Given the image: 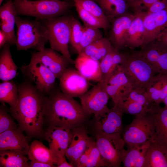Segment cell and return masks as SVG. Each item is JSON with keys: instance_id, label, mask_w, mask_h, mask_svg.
I'll use <instances>...</instances> for the list:
<instances>
[{"instance_id": "obj_40", "label": "cell", "mask_w": 167, "mask_h": 167, "mask_svg": "<svg viewBox=\"0 0 167 167\" xmlns=\"http://www.w3.org/2000/svg\"><path fill=\"white\" fill-rule=\"evenodd\" d=\"M2 104L0 107V133L15 129L19 126L8 113L4 103Z\"/></svg>"}, {"instance_id": "obj_24", "label": "cell", "mask_w": 167, "mask_h": 167, "mask_svg": "<svg viewBox=\"0 0 167 167\" xmlns=\"http://www.w3.org/2000/svg\"><path fill=\"white\" fill-rule=\"evenodd\" d=\"M149 101L159 105L167 96V74L158 73L153 77L146 88Z\"/></svg>"}, {"instance_id": "obj_4", "label": "cell", "mask_w": 167, "mask_h": 167, "mask_svg": "<svg viewBox=\"0 0 167 167\" xmlns=\"http://www.w3.org/2000/svg\"><path fill=\"white\" fill-rule=\"evenodd\" d=\"M17 31L15 45L18 50L33 49L41 51L48 41V32L43 24L37 19L30 20L16 17Z\"/></svg>"}, {"instance_id": "obj_5", "label": "cell", "mask_w": 167, "mask_h": 167, "mask_svg": "<svg viewBox=\"0 0 167 167\" xmlns=\"http://www.w3.org/2000/svg\"><path fill=\"white\" fill-rule=\"evenodd\" d=\"M123 54V59L120 66L134 88L146 89L156 74L153 68L139 51H131Z\"/></svg>"}, {"instance_id": "obj_50", "label": "cell", "mask_w": 167, "mask_h": 167, "mask_svg": "<svg viewBox=\"0 0 167 167\" xmlns=\"http://www.w3.org/2000/svg\"><path fill=\"white\" fill-rule=\"evenodd\" d=\"M163 102L165 104V106L167 107V96L164 99Z\"/></svg>"}, {"instance_id": "obj_17", "label": "cell", "mask_w": 167, "mask_h": 167, "mask_svg": "<svg viewBox=\"0 0 167 167\" xmlns=\"http://www.w3.org/2000/svg\"><path fill=\"white\" fill-rule=\"evenodd\" d=\"M134 88L125 73L119 65L110 77L106 86L108 95L114 105Z\"/></svg>"}, {"instance_id": "obj_23", "label": "cell", "mask_w": 167, "mask_h": 167, "mask_svg": "<svg viewBox=\"0 0 167 167\" xmlns=\"http://www.w3.org/2000/svg\"><path fill=\"white\" fill-rule=\"evenodd\" d=\"M76 69L88 81L98 82L101 81L100 62L82 54H79L74 61Z\"/></svg>"}, {"instance_id": "obj_18", "label": "cell", "mask_w": 167, "mask_h": 167, "mask_svg": "<svg viewBox=\"0 0 167 167\" xmlns=\"http://www.w3.org/2000/svg\"><path fill=\"white\" fill-rule=\"evenodd\" d=\"M135 16V13L128 12L111 22L108 39L113 47L119 51L125 47L128 31Z\"/></svg>"}, {"instance_id": "obj_13", "label": "cell", "mask_w": 167, "mask_h": 167, "mask_svg": "<svg viewBox=\"0 0 167 167\" xmlns=\"http://www.w3.org/2000/svg\"><path fill=\"white\" fill-rule=\"evenodd\" d=\"M59 79V87L65 94L72 97L80 98L88 90V80L77 70L68 68Z\"/></svg>"}, {"instance_id": "obj_44", "label": "cell", "mask_w": 167, "mask_h": 167, "mask_svg": "<svg viewBox=\"0 0 167 167\" xmlns=\"http://www.w3.org/2000/svg\"><path fill=\"white\" fill-rule=\"evenodd\" d=\"M89 145L86 150L79 158L76 167H86L89 155Z\"/></svg>"}, {"instance_id": "obj_28", "label": "cell", "mask_w": 167, "mask_h": 167, "mask_svg": "<svg viewBox=\"0 0 167 167\" xmlns=\"http://www.w3.org/2000/svg\"><path fill=\"white\" fill-rule=\"evenodd\" d=\"M31 161H40L57 166L59 158L41 142L34 140L30 146L28 154Z\"/></svg>"}, {"instance_id": "obj_6", "label": "cell", "mask_w": 167, "mask_h": 167, "mask_svg": "<svg viewBox=\"0 0 167 167\" xmlns=\"http://www.w3.org/2000/svg\"><path fill=\"white\" fill-rule=\"evenodd\" d=\"M72 16L65 15L44 20V24L48 32L50 48L64 56L70 64H74L69 49Z\"/></svg>"}, {"instance_id": "obj_10", "label": "cell", "mask_w": 167, "mask_h": 167, "mask_svg": "<svg viewBox=\"0 0 167 167\" xmlns=\"http://www.w3.org/2000/svg\"><path fill=\"white\" fill-rule=\"evenodd\" d=\"M106 84L100 81L79 98L85 110L96 117L109 109L107 103L109 96L106 89Z\"/></svg>"}, {"instance_id": "obj_27", "label": "cell", "mask_w": 167, "mask_h": 167, "mask_svg": "<svg viewBox=\"0 0 167 167\" xmlns=\"http://www.w3.org/2000/svg\"><path fill=\"white\" fill-rule=\"evenodd\" d=\"M154 118L155 136L154 139L167 148V107L156 105L152 109Z\"/></svg>"}, {"instance_id": "obj_14", "label": "cell", "mask_w": 167, "mask_h": 167, "mask_svg": "<svg viewBox=\"0 0 167 167\" xmlns=\"http://www.w3.org/2000/svg\"><path fill=\"white\" fill-rule=\"evenodd\" d=\"M143 24L144 36L141 48L158 39L167 32V9L151 13L148 14L146 12Z\"/></svg>"}, {"instance_id": "obj_38", "label": "cell", "mask_w": 167, "mask_h": 167, "mask_svg": "<svg viewBox=\"0 0 167 167\" xmlns=\"http://www.w3.org/2000/svg\"><path fill=\"white\" fill-rule=\"evenodd\" d=\"M143 145L128 147L126 153L122 161L123 167H135L141 154Z\"/></svg>"}, {"instance_id": "obj_15", "label": "cell", "mask_w": 167, "mask_h": 167, "mask_svg": "<svg viewBox=\"0 0 167 167\" xmlns=\"http://www.w3.org/2000/svg\"><path fill=\"white\" fill-rule=\"evenodd\" d=\"M156 74H167V46L158 40L150 42L139 51Z\"/></svg>"}, {"instance_id": "obj_37", "label": "cell", "mask_w": 167, "mask_h": 167, "mask_svg": "<svg viewBox=\"0 0 167 167\" xmlns=\"http://www.w3.org/2000/svg\"><path fill=\"white\" fill-rule=\"evenodd\" d=\"M84 31V26L77 19L72 16L70 43L75 50L80 42Z\"/></svg>"}, {"instance_id": "obj_47", "label": "cell", "mask_w": 167, "mask_h": 167, "mask_svg": "<svg viewBox=\"0 0 167 167\" xmlns=\"http://www.w3.org/2000/svg\"><path fill=\"white\" fill-rule=\"evenodd\" d=\"M7 37L5 33L1 30H0V48L2 47L6 44H8Z\"/></svg>"}, {"instance_id": "obj_30", "label": "cell", "mask_w": 167, "mask_h": 167, "mask_svg": "<svg viewBox=\"0 0 167 167\" xmlns=\"http://www.w3.org/2000/svg\"><path fill=\"white\" fill-rule=\"evenodd\" d=\"M111 22L115 18L127 12L129 9L125 0H96Z\"/></svg>"}, {"instance_id": "obj_42", "label": "cell", "mask_w": 167, "mask_h": 167, "mask_svg": "<svg viewBox=\"0 0 167 167\" xmlns=\"http://www.w3.org/2000/svg\"><path fill=\"white\" fill-rule=\"evenodd\" d=\"M151 141L143 144L141 154L136 163L135 167H143L146 153Z\"/></svg>"}, {"instance_id": "obj_21", "label": "cell", "mask_w": 167, "mask_h": 167, "mask_svg": "<svg viewBox=\"0 0 167 167\" xmlns=\"http://www.w3.org/2000/svg\"><path fill=\"white\" fill-rule=\"evenodd\" d=\"M17 14L13 0H8L0 7V25L1 30L6 35L8 44L15 45L16 36L15 26Z\"/></svg>"}, {"instance_id": "obj_26", "label": "cell", "mask_w": 167, "mask_h": 167, "mask_svg": "<svg viewBox=\"0 0 167 167\" xmlns=\"http://www.w3.org/2000/svg\"><path fill=\"white\" fill-rule=\"evenodd\" d=\"M123 53L113 46L107 54L100 61L101 80L106 84L122 63L123 59Z\"/></svg>"}, {"instance_id": "obj_1", "label": "cell", "mask_w": 167, "mask_h": 167, "mask_svg": "<svg viewBox=\"0 0 167 167\" xmlns=\"http://www.w3.org/2000/svg\"><path fill=\"white\" fill-rule=\"evenodd\" d=\"M45 96L26 80L19 86L17 103L9 110L19 127L30 138H42Z\"/></svg>"}, {"instance_id": "obj_3", "label": "cell", "mask_w": 167, "mask_h": 167, "mask_svg": "<svg viewBox=\"0 0 167 167\" xmlns=\"http://www.w3.org/2000/svg\"><path fill=\"white\" fill-rule=\"evenodd\" d=\"M17 15L46 20L66 15L74 2L60 0H13Z\"/></svg>"}, {"instance_id": "obj_20", "label": "cell", "mask_w": 167, "mask_h": 167, "mask_svg": "<svg viewBox=\"0 0 167 167\" xmlns=\"http://www.w3.org/2000/svg\"><path fill=\"white\" fill-rule=\"evenodd\" d=\"M24 132L18 126L0 133V150H12L28 155L30 146Z\"/></svg>"}, {"instance_id": "obj_29", "label": "cell", "mask_w": 167, "mask_h": 167, "mask_svg": "<svg viewBox=\"0 0 167 167\" xmlns=\"http://www.w3.org/2000/svg\"><path fill=\"white\" fill-rule=\"evenodd\" d=\"M9 45L6 44L2 47L0 54V79L3 81L12 80L17 73V67L13 59Z\"/></svg>"}, {"instance_id": "obj_35", "label": "cell", "mask_w": 167, "mask_h": 167, "mask_svg": "<svg viewBox=\"0 0 167 167\" xmlns=\"http://www.w3.org/2000/svg\"><path fill=\"white\" fill-rule=\"evenodd\" d=\"M87 11L105 23L110 25L109 20L100 6L92 0H74Z\"/></svg>"}, {"instance_id": "obj_8", "label": "cell", "mask_w": 167, "mask_h": 167, "mask_svg": "<svg viewBox=\"0 0 167 167\" xmlns=\"http://www.w3.org/2000/svg\"><path fill=\"white\" fill-rule=\"evenodd\" d=\"M95 143L105 166L121 167L127 150L121 134H95Z\"/></svg>"}, {"instance_id": "obj_48", "label": "cell", "mask_w": 167, "mask_h": 167, "mask_svg": "<svg viewBox=\"0 0 167 167\" xmlns=\"http://www.w3.org/2000/svg\"><path fill=\"white\" fill-rule=\"evenodd\" d=\"M160 0H141V3L143 8L148 9L152 4Z\"/></svg>"}, {"instance_id": "obj_2", "label": "cell", "mask_w": 167, "mask_h": 167, "mask_svg": "<svg viewBox=\"0 0 167 167\" xmlns=\"http://www.w3.org/2000/svg\"><path fill=\"white\" fill-rule=\"evenodd\" d=\"M45 125L72 130L84 126L90 115L73 97L54 89L46 95L44 104Z\"/></svg>"}, {"instance_id": "obj_43", "label": "cell", "mask_w": 167, "mask_h": 167, "mask_svg": "<svg viewBox=\"0 0 167 167\" xmlns=\"http://www.w3.org/2000/svg\"><path fill=\"white\" fill-rule=\"evenodd\" d=\"M129 8L131 9L134 13L143 11V7L141 3V0H125Z\"/></svg>"}, {"instance_id": "obj_41", "label": "cell", "mask_w": 167, "mask_h": 167, "mask_svg": "<svg viewBox=\"0 0 167 167\" xmlns=\"http://www.w3.org/2000/svg\"><path fill=\"white\" fill-rule=\"evenodd\" d=\"M167 9V0H161L156 2L148 9V14L156 12Z\"/></svg>"}, {"instance_id": "obj_16", "label": "cell", "mask_w": 167, "mask_h": 167, "mask_svg": "<svg viewBox=\"0 0 167 167\" xmlns=\"http://www.w3.org/2000/svg\"><path fill=\"white\" fill-rule=\"evenodd\" d=\"M31 58L41 62L58 79L70 64L64 56L51 48L32 53Z\"/></svg>"}, {"instance_id": "obj_45", "label": "cell", "mask_w": 167, "mask_h": 167, "mask_svg": "<svg viewBox=\"0 0 167 167\" xmlns=\"http://www.w3.org/2000/svg\"><path fill=\"white\" fill-rule=\"evenodd\" d=\"M29 164V167H55L57 166L39 161H31Z\"/></svg>"}, {"instance_id": "obj_46", "label": "cell", "mask_w": 167, "mask_h": 167, "mask_svg": "<svg viewBox=\"0 0 167 167\" xmlns=\"http://www.w3.org/2000/svg\"><path fill=\"white\" fill-rule=\"evenodd\" d=\"M66 156L59 158L57 167H74V166L70 162H68L66 161Z\"/></svg>"}, {"instance_id": "obj_31", "label": "cell", "mask_w": 167, "mask_h": 167, "mask_svg": "<svg viewBox=\"0 0 167 167\" xmlns=\"http://www.w3.org/2000/svg\"><path fill=\"white\" fill-rule=\"evenodd\" d=\"M28 161L25 155L20 152L0 150V167H28Z\"/></svg>"}, {"instance_id": "obj_12", "label": "cell", "mask_w": 167, "mask_h": 167, "mask_svg": "<svg viewBox=\"0 0 167 167\" xmlns=\"http://www.w3.org/2000/svg\"><path fill=\"white\" fill-rule=\"evenodd\" d=\"M72 136V130L49 126L44 129L42 138L48 142L50 150L59 158L66 156Z\"/></svg>"}, {"instance_id": "obj_51", "label": "cell", "mask_w": 167, "mask_h": 167, "mask_svg": "<svg viewBox=\"0 0 167 167\" xmlns=\"http://www.w3.org/2000/svg\"><path fill=\"white\" fill-rule=\"evenodd\" d=\"M3 0H0V5H1L3 1Z\"/></svg>"}, {"instance_id": "obj_7", "label": "cell", "mask_w": 167, "mask_h": 167, "mask_svg": "<svg viewBox=\"0 0 167 167\" xmlns=\"http://www.w3.org/2000/svg\"><path fill=\"white\" fill-rule=\"evenodd\" d=\"M135 116L132 122L123 130L122 137L128 147L142 145L155 138L152 109Z\"/></svg>"}, {"instance_id": "obj_11", "label": "cell", "mask_w": 167, "mask_h": 167, "mask_svg": "<svg viewBox=\"0 0 167 167\" xmlns=\"http://www.w3.org/2000/svg\"><path fill=\"white\" fill-rule=\"evenodd\" d=\"M122 110L117 105L94 117L92 127L95 135L121 134L123 130Z\"/></svg>"}, {"instance_id": "obj_32", "label": "cell", "mask_w": 167, "mask_h": 167, "mask_svg": "<svg viewBox=\"0 0 167 167\" xmlns=\"http://www.w3.org/2000/svg\"><path fill=\"white\" fill-rule=\"evenodd\" d=\"M3 81L0 84V102L6 103L10 108H14L19 97V86L12 81Z\"/></svg>"}, {"instance_id": "obj_39", "label": "cell", "mask_w": 167, "mask_h": 167, "mask_svg": "<svg viewBox=\"0 0 167 167\" xmlns=\"http://www.w3.org/2000/svg\"><path fill=\"white\" fill-rule=\"evenodd\" d=\"M89 155L86 167H105L101 154L98 149L95 141L92 139L89 145Z\"/></svg>"}, {"instance_id": "obj_33", "label": "cell", "mask_w": 167, "mask_h": 167, "mask_svg": "<svg viewBox=\"0 0 167 167\" xmlns=\"http://www.w3.org/2000/svg\"><path fill=\"white\" fill-rule=\"evenodd\" d=\"M103 38L100 29L84 25L81 40L75 50L79 54L87 46Z\"/></svg>"}, {"instance_id": "obj_22", "label": "cell", "mask_w": 167, "mask_h": 167, "mask_svg": "<svg viewBox=\"0 0 167 167\" xmlns=\"http://www.w3.org/2000/svg\"><path fill=\"white\" fill-rule=\"evenodd\" d=\"M135 17L128 31L125 47L133 49L142 46L143 41L144 28L143 19L146 12L134 13Z\"/></svg>"}, {"instance_id": "obj_36", "label": "cell", "mask_w": 167, "mask_h": 167, "mask_svg": "<svg viewBox=\"0 0 167 167\" xmlns=\"http://www.w3.org/2000/svg\"><path fill=\"white\" fill-rule=\"evenodd\" d=\"M122 109L123 112L135 115L139 114L149 111L151 108L146 107L137 102L121 99L117 104Z\"/></svg>"}, {"instance_id": "obj_25", "label": "cell", "mask_w": 167, "mask_h": 167, "mask_svg": "<svg viewBox=\"0 0 167 167\" xmlns=\"http://www.w3.org/2000/svg\"><path fill=\"white\" fill-rule=\"evenodd\" d=\"M143 167H167V148L155 139L147 150Z\"/></svg>"}, {"instance_id": "obj_34", "label": "cell", "mask_w": 167, "mask_h": 167, "mask_svg": "<svg viewBox=\"0 0 167 167\" xmlns=\"http://www.w3.org/2000/svg\"><path fill=\"white\" fill-rule=\"evenodd\" d=\"M74 2L78 14L84 25L104 29L110 28V25L105 23L87 11L77 2Z\"/></svg>"}, {"instance_id": "obj_52", "label": "cell", "mask_w": 167, "mask_h": 167, "mask_svg": "<svg viewBox=\"0 0 167 167\" xmlns=\"http://www.w3.org/2000/svg\"><path fill=\"white\" fill-rule=\"evenodd\" d=\"M93 0V1H95L96 0Z\"/></svg>"}, {"instance_id": "obj_49", "label": "cell", "mask_w": 167, "mask_h": 167, "mask_svg": "<svg viewBox=\"0 0 167 167\" xmlns=\"http://www.w3.org/2000/svg\"><path fill=\"white\" fill-rule=\"evenodd\" d=\"M158 40L167 46V32L164 34Z\"/></svg>"}, {"instance_id": "obj_9", "label": "cell", "mask_w": 167, "mask_h": 167, "mask_svg": "<svg viewBox=\"0 0 167 167\" xmlns=\"http://www.w3.org/2000/svg\"><path fill=\"white\" fill-rule=\"evenodd\" d=\"M26 80L32 84L41 93L48 95L55 88V75L41 62L31 58L28 65L20 68Z\"/></svg>"}, {"instance_id": "obj_19", "label": "cell", "mask_w": 167, "mask_h": 167, "mask_svg": "<svg viewBox=\"0 0 167 167\" xmlns=\"http://www.w3.org/2000/svg\"><path fill=\"white\" fill-rule=\"evenodd\" d=\"M72 131L71 141L65 156L71 163L77 167L79 158L86 150L92 138L88 136L84 126L75 128Z\"/></svg>"}]
</instances>
